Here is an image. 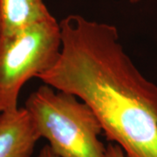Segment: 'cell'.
<instances>
[{
  "mask_svg": "<svg viewBox=\"0 0 157 157\" xmlns=\"http://www.w3.org/2000/svg\"><path fill=\"white\" fill-rule=\"evenodd\" d=\"M59 26V58L38 78L84 101L126 157H157V85L136 67L117 28L77 14Z\"/></svg>",
  "mask_w": 157,
  "mask_h": 157,
  "instance_id": "6da1fadb",
  "label": "cell"
},
{
  "mask_svg": "<svg viewBox=\"0 0 157 157\" xmlns=\"http://www.w3.org/2000/svg\"><path fill=\"white\" fill-rule=\"evenodd\" d=\"M61 47L59 22L53 16L0 37V113L18 107L23 86L52 67Z\"/></svg>",
  "mask_w": 157,
  "mask_h": 157,
  "instance_id": "3957f363",
  "label": "cell"
},
{
  "mask_svg": "<svg viewBox=\"0 0 157 157\" xmlns=\"http://www.w3.org/2000/svg\"><path fill=\"white\" fill-rule=\"evenodd\" d=\"M106 155L107 157H126L123 150L121 148V147H119L117 144L112 143V142H110L107 146Z\"/></svg>",
  "mask_w": 157,
  "mask_h": 157,
  "instance_id": "8992f818",
  "label": "cell"
},
{
  "mask_svg": "<svg viewBox=\"0 0 157 157\" xmlns=\"http://www.w3.org/2000/svg\"><path fill=\"white\" fill-rule=\"evenodd\" d=\"M40 138L25 107L0 113V157H33Z\"/></svg>",
  "mask_w": 157,
  "mask_h": 157,
  "instance_id": "277c9868",
  "label": "cell"
},
{
  "mask_svg": "<svg viewBox=\"0 0 157 157\" xmlns=\"http://www.w3.org/2000/svg\"><path fill=\"white\" fill-rule=\"evenodd\" d=\"M140 0H129V2L130 3H132V4H136V3H138V2H140Z\"/></svg>",
  "mask_w": 157,
  "mask_h": 157,
  "instance_id": "ba28073f",
  "label": "cell"
},
{
  "mask_svg": "<svg viewBox=\"0 0 157 157\" xmlns=\"http://www.w3.org/2000/svg\"><path fill=\"white\" fill-rule=\"evenodd\" d=\"M52 16L44 0H0V37L17 33Z\"/></svg>",
  "mask_w": 157,
  "mask_h": 157,
  "instance_id": "5b68a950",
  "label": "cell"
},
{
  "mask_svg": "<svg viewBox=\"0 0 157 157\" xmlns=\"http://www.w3.org/2000/svg\"><path fill=\"white\" fill-rule=\"evenodd\" d=\"M25 107L58 157H107L100 121L77 96L45 84L29 95Z\"/></svg>",
  "mask_w": 157,
  "mask_h": 157,
  "instance_id": "7a4b0ae2",
  "label": "cell"
},
{
  "mask_svg": "<svg viewBox=\"0 0 157 157\" xmlns=\"http://www.w3.org/2000/svg\"><path fill=\"white\" fill-rule=\"evenodd\" d=\"M34 157H58L52 151V149L50 148V147L48 145H45L40 150H39V154Z\"/></svg>",
  "mask_w": 157,
  "mask_h": 157,
  "instance_id": "52a82bcc",
  "label": "cell"
}]
</instances>
